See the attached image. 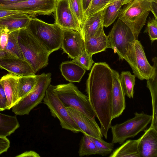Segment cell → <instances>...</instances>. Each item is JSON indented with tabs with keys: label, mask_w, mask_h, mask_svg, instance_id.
<instances>
[{
	"label": "cell",
	"mask_w": 157,
	"mask_h": 157,
	"mask_svg": "<svg viewBox=\"0 0 157 157\" xmlns=\"http://www.w3.org/2000/svg\"><path fill=\"white\" fill-rule=\"evenodd\" d=\"M113 83L112 69L105 62L94 63L86 81V91L96 117L106 139L111 126Z\"/></svg>",
	"instance_id": "6da1fadb"
},
{
	"label": "cell",
	"mask_w": 157,
	"mask_h": 157,
	"mask_svg": "<svg viewBox=\"0 0 157 157\" xmlns=\"http://www.w3.org/2000/svg\"><path fill=\"white\" fill-rule=\"evenodd\" d=\"M25 28L50 54L61 48L63 29L55 23L49 24L32 17Z\"/></svg>",
	"instance_id": "7a4b0ae2"
},
{
	"label": "cell",
	"mask_w": 157,
	"mask_h": 157,
	"mask_svg": "<svg viewBox=\"0 0 157 157\" xmlns=\"http://www.w3.org/2000/svg\"><path fill=\"white\" fill-rule=\"evenodd\" d=\"M18 41L24 60L30 65L35 73L48 65L51 54L26 28L19 30Z\"/></svg>",
	"instance_id": "3957f363"
},
{
	"label": "cell",
	"mask_w": 157,
	"mask_h": 157,
	"mask_svg": "<svg viewBox=\"0 0 157 157\" xmlns=\"http://www.w3.org/2000/svg\"><path fill=\"white\" fill-rule=\"evenodd\" d=\"M150 11L153 13L152 2L148 0H132L121 8L118 19L129 27L137 40Z\"/></svg>",
	"instance_id": "277c9868"
},
{
	"label": "cell",
	"mask_w": 157,
	"mask_h": 157,
	"mask_svg": "<svg viewBox=\"0 0 157 157\" xmlns=\"http://www.w3.org/2000/svg\"><path fill=\"white\" fill-rule=\"evenodd\" d=\"M53 92L66 107L75 109L91 119L96 115L88 97L84 94L72 83L56 85L50 84Z\"/></svg>",
	"instance_id": "5b68a950"
},
{
	"label": "cell",
	"mask_w": 157,
	"mask_h": 157,
	"mask_svg": "<svg viewBox=\"0 0 157 157\" xmlns=\"http://www.w3.org/2000/svg\"><path fill=\"white\" fill-rule=\"evenodd\" d=\"M152 115L136 112L133 118L120 124L111 125L112 143L122 144L127 139L133 138L139 133L144 131L151 123Z\"/></svg>",
	"instance_id": "8992f818"
},
{
	"label": "cell",
	"mask_w": 157,
	"mask_h": 157,
	"mask_svg": "<svg viewBox=\"0 0 157 157\" xmlns=\"http://www.w3.org/2000/svg\"><path fill=\"white\" fill-rule=\"evenodd\" d=\"M51 81V73H43L38 75L37 81L33 89L12 108V112L20 116L29 114L43 100Z\"/></svg>",
	"instance_id": "52a82bcc"
},
{
	"label": "cell",
	"mask_w": 157,
	"mask_h": 157,
	"mask_svg": "<svg viewBox=\"0 0 157 157\" xmlns=\"http://www.w3.org/2000/svg\"><path fill=\"white\" fill-rule=\"evenodd\" d=\"M110 45L119 59H125L136 40L129 27L118 19L108 35Z\"/></svg>",
	"instance_id": "ba28073f"
},
{
	"label": "cell",
	"mask_w": 157,
	"mask_h": 157,
	"mask_svg": "<svg viewBox=\"0 0 157 157\" xmlns=\"http://www.w3.org/2000/svg\"><path fill=\"white\" fill-rule=\"evenodd\" d=\"M43 101L50 110L52 116L58 119L63 128L75 133H82L70 115L67 108L53 92L50 84L46 91Z\"/></svg>",
	"instance_id": "9c48e42d"
},
{
	"label": "cell",
	"mask_w": 157,
	"mask_h": 157,
	"mask_svg": "<svg viewBox=\"0 0 157 157\" xmlns=\"http://www.w3.org/2000/svg\"><path fill=\"white\" fill-rule=\"evenodd\" d=\"M131 67L134 75L140 80L151 76L153 67L149 63L140 42L136 40L124 59Z\"/></svg>",
	"instance_id": "30bf717a"
},
{
	"label": "cell",
	"mask_w": 157,
	"mask_h": 157,
	"mask_svg": "<svg viewBox=\"0 0 157 157\" xmlns=\"http://www.w3.org/2000/svg\"><path fill=\"white\" fill-rule=\"evenodd\" d=\"M57 1L28 0L16 3L0 5V9L24 11L32 17L37 15H49L54 12Z\"/></svg>",
	"instance_id": "8fae6325"
},
{
	"label": "cell",
	"mask_w": 157,
	"mask_h": 157,
	"mask_svg": "<svg viewBox=\"0 0 157 157\" xmlns=\"http://www.w3.org/2000/svg\"><path fill=\"white\" fill-rule=\"evenodd\" d=\"M54 12L55 23L62 29L75 30L81 34V27L71 9L68 0H57Z\"/></svg>",
	"instance_id": "7c38bea8"
},
{
	"label": "cell",
	"mask_w": 157,
	"mask_h": 157,
	"mask_svg": "<svg viewBox=\"0 0 157 157\" xmlns=\"http://www.w3.org/2000/svg\"><path fill=\"white\" fill-rule=\"evenodd\" d=\"M62 29L61 48L69 57L75 59L86 51L82 35L75 30Z\"/></svg>",
	"instance_id": "4fadbf2b"
},
{
	"label": "cell",
	"mask_w": 157,
	"mask_h": 157,
	"mask_svg": "<svg viewBox=\"0 0 157 157\" xmlns=\"http://www.w3.org/2000/svg\"><path fill=\"white\" fill-rule=\"evenodd\" d=\"M66 108L72 119L82 131V133L97 139H102L103 135L95 119L89 118L83 113L72 107Z\"/></svg>",
	"instance_id": "5bb4252c"
},
{
	"label": "cell",
	"mask_w": 157,
	"mask_h": 157,
	"mask_svg": "<svg viewBox=\"0 0 157 157\" xmlns=\"http://www.w3.org/2000/svg\"><path fill=\"white\" fill-rule=\"evenodd\" d=\"M105 8L85 17L81 27V35L84 42L104 32L103 15Z\"/></svg>",
	"instance_id": "9a60e30c"
},
{
	"label": "cell",
	"mask_w": 157,
	"mask_h": 157,
	"mask_svg": "<svg viewBox=\"0 0 157 157\" xmlns=\"http://www.w3.org/2000/svg\"><path fill=\"white\" fill-rule=\"evenodd\" d=\"M0 68L20 77L35 75L31 66L26 61L10 55L0 59Z\"/></svg>",
	"instance_id": "2e32d148"
},
{
	"label": "cell",
	"mask_w": 157,
	"mask_h": 157,
	"mask_svg": "<svg viewBox=\"0 0 157 157\" xmlns=\"http://www.w3.org/2000/svg\"><path fill=\"white\" fill-rule=\"evenodd\" d=\"M113 83L112 92L113 119L118 117L123 112L126 107L125 94L120 80V75L112 69Z\"/></svg>",
	"instance_id": "e0dca14e"
},
{
	"label": "cell",
	"mask_w": 157,
	"mask_h": 157,
	"mask_svg": "<svg viewBox=\"0 0 157 157\" xmlns=\"http://www.w3.org/2000/svg\"><path fill=\"white\" fill-rule=\"evenodd\" d=\"M144 131L138 144L140 157H157V130L150 127Z\"/></svg>",
	"instance_id": "ac0fdd59"
},
{
	"label": "cell",
	"mask_w": 157,
	"mask_h": 157,
	"mask_svg": "<svg viewBox=\"0 0 157 157\" xmlns=\"http://www.w3.org/2000/svg\"><path fill=\"white\" fill-rule=\"evenodd\" d=\"M25 13L11 15L0 18V31L9 34L17 30L25 28L31 18Z\"/></svg>",
	"instance_id": "d6986e66"
},
{
	"label": "cell",
	"mask_w": 157,
	"mask_h": 157,
	"mask_svg": "<svg viewBox=\"0 0 157 157\" xmlns=\"http://www.w3.org/2000/svg\"><path fill=\"white\" fill-rule=\"evenodd\" d=\"M19 76L10 73L0 79L8 101L7 109H10L19 101L17 93V83Z\"/></svg>",
	"instance_id": "ffe728a7"
},
{
	"label": "cell",
	"mask_w": 157,
	"mask_h": 157,
	"mask_svg": "<svg viewBox=\"0 0 157 157\" xmlns=\"http://www.w3.org/2000/svg\"><path fill=\"white\" fill-rule=\"evenodd\" d=\"M153 69L151 75L147 80V86L150 91L152 102V114L150 127L157 129V59H152Z\"/></svg>",
	"instance_id": "44dd1931"
},
{
	"label": "cell",
	"mask_w": 157,
	"mask_h": 157,
	"mask_svg": "<svg viewBox=\"0 0 157 157\" xmlns=\"http://www.w3.org/2000/svg\"><path fill=\"white\" fill-rule=\"evenodd\" d=\"M60 69L64 78L71 82H79L86 72L85 69L72 61L62 62Z\"/></svg>",
	"instance_id": "7402d4cb"
},
{
	"label": "cell",
	"mask_w": 157,
	"mask_h": 157,
	"mask_svg": "<svg viewBox=\"0 0 157 157\" xmlns=\"http://www.w3.org/2000/svg\"><path fill=\"white\" fill-rule=\"evenodd\" d=\"M84 42L86 52L91 56L110 48L108 36L104 32L91 37Z\"/></svg>",
	"instance_id": "603a6c76"
},
{
	"label": "cell",
	"mask_w": 157,
	"mask_h": 157,
	"mask_svg": "<svg viewBox=\"0 0 157 157\" xmlns=\"http://www.w3.org/2000/svg\"><path fill=\"white\" fill-rule=\"evenodd\" d=\"M140 137L136 140H127L111 154L109 157H140L138 144Z\"/></svg>",
	"instance_id": "cb8c5ba5"
},
{
	"label": "cell",
	"mask_w": 157,
	"mask_h": 157,
	"mask_svg": "<svg viewBox=\"0 0 157 157\" xmlns=\"http://www.w3.org/2000/svg\"><path fill=\"white\" fill-rule=\"evenodd\" d=\"M20 126L17 117L0 113V136H10Z\"/></svg>",
	"instance_id": "d4e9b609"
},
{
	"label": "cell",
	"mask_w": 157,
	"mask_h": 157,
	"mask_svg": "<svg viewBox=\"0 0 157 157\" xmlns=\"http://www.w3.org/2000/svg\"><path fill=\"white\" fill-rule=\"evenodd\" d=\"M37 77L38 75H36L19 77L17 83V90L19 100L32 90L36 83Z\"/></svg>",
	"instance_id": "484cf974"
},
{
	"label": "cell",
	"mask_w": 157,
	"mask_h": 157,
	"mask_svg": "<svg viewBox=\"0 0 157 157\" xmlns=\"http://www.w3.org/2000/svg\"><path fill=\"white\" fill-rule=\"evenodd\" d=\"M123 5L122 0H116L105 9L103 15L104 27H107L114 22Z\"/></svg>",
	"instance_id": "4316f807"
},
{
	"label": "cell",
	"mask_w": 157,
	"mask_h": 157,
	"mask_svg": "<svg viewBox=\"0 0 157 157\" xmlns=\"http://www.w3.org/2000/svg\"><path fill=\"white\" fill-rule=\"evenodd\" d=\"M19 31L16 30L9 34L8 43L4 50L11 56L24 60L18 41Z\"/></svg>",
	"instance_id": "83f0119b"
},
{
	"label": "cell",
	"mask_w": 157,
	"mask_h": 157,
	"mask_svg": "<svg viewBox=\"0 0 157 157\" xmlns=\"http://www.w3.org/2000/svg\"><path fill=\"white\" fill-rule=\"evenodd\" d=\"M136 76L129 71L122 72L119 76L120 80L125 95L129 98H133Z\"/></svg>",
	"instance_id": "f1b7e54d"
},
{
	"label": "cell",
	"mask_w": 157,
	"mask_h": 157,
	"mask_svg": "<svg viewBox=\"0 0 157 157\" xmlns=\"http://www.w3.org/2000/svg\"><path fill=\"white\" fill-rule=\"evenodd\" d=\"M78 151L79 156L82 157L98 155L97 149L91 136L83 133Z\"/></svg>",
	"instance_id": "f546056e"
},
{
	"label": "cell",
	"mask_w": 157,
	"mask_h": 157,
	"mask_svg": "<svg viewBox=\"0 0 157 157\" xmlns=\"http://www.w3.org/2000/svg\"><path fill=\"white\" fill-rule=\"evenodd\" d=\"M116 0H92L85 13L86 17L94 13L104 9L110 5Z\"/></svg>",
	"instance_id": "4dcf8cb0"
},
{
	"label": "cell",
	"mask_w": 157,
	"mask_h": 157,
	"mask_svg": "<svg viewBox=\"0 0 157 157\" xmlns=\"http://www.w3.org/2000/svg\"><path fill=\"white\" fill-rule=\"evenodd\" d=\"M71 10L78 19L81 28L85 19L82 0H68Z\"/></svg>",
	"instance_id": "1f68e13d"
},
{
	"label": "cell",
	"mask_w": 157,
	"mask_h": 157,
	"mask_svg": "<svg viewBox=\"0 0 157 157\" xmlns=\"http://www.w3.org/2000/svg\"><path fill=\"white\" fill-rule=\"evenodd\" d=\"M98 150V155L104 156L111 153L114 144L107 142L102 139H98L91 137Z\"/></svg>",
	"instance_id": "d6a6232c"
},
{
	"label": "cell",
	"mask_w": 157,
	"mask_h": 157,
	"mask_svg": "<svg viewBox=\"0 0 157 157\" xmlns=\"http://www.w3.org/2000/svg\"><path fill=\"white\" fill-rule=\"evenodd\" d=\"M72 61L87 70H90L94 62L92 59V56L89 55L86 51Z\"/></svg>",
	"instance_id": "836d02e7"
},
{
	"label": "cell",
	"mask_w": 157,
	"mask_h": 157,
	"mask_svg": "<svg viewBox=\"0 0 157 157\" xmlns=\"http://www.w3.org/2000/svg\"><path fill=\"white\" fill-rule=\"evenodd\" d=\"M146 31L152 43L157 39V19L150 18L147 25Z\"/></svg>",
	"instance_id": "e575fe53"
},
{
	"label": "cell",
	"mask_w": 157,
	"mask_h": 157,
	"mask_svg": "<svg viewBox=\"0 0 157 157\" xmlns=\"http://www.w3.org/2000/svg\"><path fill=\"white\" fill-rule=\"evenodd\" d=\"M8 101L3 86L0 81V111L7 109Z\"/></svg>",
	"instance_id": "d590c367"
},
{
	"label": "cell",
	"mask_w": 157,
	"mask_h": 157,
	"mask_svg": "<svg viewBox=\"0 0 157 157\" xmlns=\"http://www.w3.org/2000/svg\"><path fill=\"white\" fill-rule=\"evenodd\" d=\"M10 146V142L6 137L0 136V155L6 152Z\"/></svg>",
	"instance_id": "8d00e7d4"
},
{
	"label": "cell",
	"mask_w": 157,
	"mask_h": 157,
	"mask_svg": "<svg viewBox=\"0 0 157 157\" xmlns=\"http://www.w3.org/2000/svg\"><path fill=\"white\" fill-rule=\"evenodd\" d=\"M9 34L2 32L0 36V49L4 50L7 45Z\"/></svg>",
	"instance_id": "74e56055"
},
{
	"label": "cell",
	"mask_w": 157,
	"mask_h": 157,
	"mask_svg": "<svg viewBox=\"0 0 157 157\" xmlns=\"http://www.w3.org/2000/svg\"><path fill=\"white\" fill-rule=\"evenodd\" d=\"M19 13H25L27 14L24 11L0 9V18L11 15Z\"/></svg>",
	"instance_id": "f35d334b"
},
{
	"label": "cell",
	"mask_w": 157,
	"mask_h": 157,
	"mask_svg": "<svg viewBox=\"0 0 157 157\" xmlns=\"http://www.w3.org/2000/svg\"><path fill=\"white\" fill-rule=\"evenodd\" d=\"M16 157H40L39 155L36 152L32 151H27L17 155Z\"/></svg>",
	"instance_id": "ab89813d"
},
{
	"label": "cell",
	"mask_w": 157,
	"mask_h": 157,
	"mask_svg": "<svg viewBox=\"0 0 157 157\" xmlns=\"http://www.w3.org/2000/svg\"><path fill=\"white\" fill-rule=\"evenodd\" d=\"M26 0H0V5L16 3Z\"/></svg>",
	"instance_id": "60d3db41"
},
{
	"label": "cell",
	"mask_w": 157,
	"mask_h": 157,
	"mask_svg": "<svg viewBox=\"0 0 157 157\" xmlns=\"http://www.w3.org/2000/svg\"><path fill=\"white\" fill-rule=\"evenodd\" d=\"M91 0H82L83 8L84 13L89 6Z\"/></svg>",
	"instance_id": "b9f144b4"
},
{
	"label": "cell",
	"mask_w": 157,
	"mask_h": 157,
	"mask_svg": "<svg viewBox=\"0 0 157 157\" xmlns=\"http://www.w3.org/2000/svg\"><path fill=\"white\" fill-rule=\"evenodd\" d=\"M157 3L152 2V9L153 11V13L154 16V17L157 19Z\"/></svg>",
	"instance_id": "7bdbcfd3"
},
{
	"label": "cell",
	"mask_w": 157,
	"mask_h": 157,
	"mask_svg": "<svg viewBox=\"0 0 157 157\" xmlns=\"http://www.w3.org/2000/svg\"><path fill=\"white\" fill-rule=\"evenodd\" d=\"M122 0L123 1L124 4V5L127 4V3H128V2H129L130 1H131L132 0Z\"/></svg>",
	"instance_id": "ee69618b"
},
{
	"label": "cell",
	"mask_w": 157,
	"mask_h": 157,
	"mask_svg": "<svg viewBox=\"0 0 157 157\" xmlns=\"http://www.w3.org/2000/svg\"><path fill=\"white\" fill-rule=\"evenodd\" d=\"M151 2L157 3V0H148Z\"/></svg>",
	"instance_id": "f6af8a7d"
},
{
	"label": "cell",
	"mask_w": 157,
	"mask_h": 157,
	"mask_svg": "<svg viewBox=\"0 0 157 157\" xmlns=\"http://www.w3.org/2000/svg\"><path fill=\"white\" fill-rule=\"evenodd\" d=\"M2 32L0 31V36L1 35V34Z\"/></svg>",
	"instance_id": "bcb514c9"
}]
</instances>
